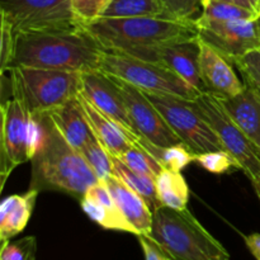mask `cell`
Wrapping results in <instances>:
<instances>
[{
    "label": "cell",
    "mask_w": 260,
    "mask_h": 260,
    "mask_svg": "<svg viewBox=\"0 0 260 260\" xmlns=\"http://www.w3.org/2000/svg\"><path fill=\"white\" fill-rule=\"evenodd\" d=\"M0 17L14 33L79 29L71 0H0Z\"/></svg>",
    "instance_id": "10"
},
{
    "label": "cell",
    "mask_w": 260,
    "mask_h": 260,
    "mask_svg": "<svg viewBox=\"0 0 260 260\" xmlns=\"http://www.w3.org/2000/svg\"><path fill=\"white\" fill-rule=\"evenodd\" d=\"M37 141V121L24 106L13 96L2 104V146L0 174L2 188L10 173L20 164L30 161Z\"/></svg>",
    "instance_id": "8"
},
{
    "label": "cell",
    "mask_w": 260,
    "mask_h": 260,
    "mask_svg": "<svg viewBox=\"0 0 260 260\" xmlns=\"http://www.w3.org/2000/svg\"><path fill=\"white\" fill-rule=\"evenodd\" d=\"M222 2L231 3V4H236L241 8L251 10L260 14V0H222Z\"/></svg>",
    "instance_id": "37"
},
{
    "label": "cell",
    "mask_w": 260,
    "mask_h": 260,
    "mask_svg": "<svg viewBox=\"0 0 260 260\" xmlns=\"http://www.w3.org/2000/svg\"><path fill=\"white\" fill-rule=\"evenodd\" d=\"M172 260H230L225 246L188 211L160 207L147 236Z\"/></svg>",
    "instance_id": "4"
},
{
    "label": "cell",
    "mask_w": 260,
    "mask_h": 260,
    "mask_svg": "<svg viewBox=\"0 0 260 260\" xmlns=\"http://www.w3.org/2000/svg\"><path fill=\"white\" fill-rule=\"evenodd\" d=\"M0 71L4 74L9 70L14 53L15 33L12 24L5 18L0 17Z\"/></svg>",
    "instance_id": "34"
},
{
    "label": "cell",
    "mask_w": 260,
    "mask_h": 260,
    "mask_svg": "<svg viewBox=\"0 0 260 260\" xmlns=\"http://www.w3.org/2000/svg\"><path fill=\"white\" fill-rule=\"evenodd\" d=\"M36 238L27 236L15 243H3L0 260H35Z\"/></svg>",
    "instance_id": "32"
},
{
    "label": "cell",
    "mask_w": 260,
    "mask_h": 260,
    "mask_svg": "<svg viewBox=\"0 0 260 260\" xmlns=\"http://www.w3.org/2000/svg\"><path fill=\"white\" fill-rule=\"evenodd\" d=\"M260 14L251 10L241 8L236 4L222 2V0H212L202 9L200 20H220V22H230V20H255L259 19Z\"/></svg>",
    "instance_id": "25"
},
{
    "label": "cell",
    "mask_w": 260,
    "mask_h": 260,
    "mask_svg": "<svg viewBox=\"0 0 260 260\" xmlns=\"http://www.w3.org/2000/svg\"><path fill=\"white\" fill-rule=\"evenodd\" d=\"M200 40L233 62L253 51H260V18L255 20H200Z\"/></svg>",
    "instance_id": "12"
},
{
    "label": "cell",
    "mask_w": 260,
    "mask_h": 260,
    "mask_svg": "<svg viewBox=\"0 0 260 260\" xmlns=\"http://www.w3.org/2000/svg\"><path fill=\"white\" fill-rule=\"evenodd\" d=\"M194 162H197L200 167H202L207 172L213 173V174H225V173L230 172L233 168L241 170L238 160L226 150L196 155Z\"/></svg>",
    "instance_id": "30"
},
{
    "label": "cell",
    "mask_w": 260,
    "mask_h": 260,
    "mask_svg": "<svg viewBox=\"0 0 260 260\" xmlns=\"http://www.w3.org/2000/svg\"><path fill=\"white\" fill-rule=\"evenodd\" d=\"M108 4L109 0H71V12L83 28V25L99 19Z\"/></svg>",
    "instance_id": "31"
},
{
    "label": "cell",
    "mask_w": 260,
    "mask_h": 260,
    "mask_svg": "<svg viewBox=\"0 0 260 260\" xmlns=\"http://www.w3.org/2000/svg\"><path fill=\"white\" fill-rule=\"evenodd\" d=\"M201 43L200 37L194 40L179 41L159 46L145 55L142 60L161 63L178 76L194 86L200 91H205L202 78H201Z\"/></svg>",
    "instance_id": "14"
},
{
    "label": "cell",
    "mask_w": 260,
    "mask_h": 260,
    "mask_svg": "<svg viewBox=\"0 0 260 260\" xmlns=\"http://www.w3.org/2000/svg\"><path fill=\"white\" fill-rule=\"evenodd\" d=\"M12 94L30 114L45 113L78 95L81 73L18 66L9 70Z\"/></svg>",
    "instance_id": "5"
},
{
    "label": "cell",
    "mask_w": 260,
    "mask_h": 260,
    "mask_svg": "<svg viewBox=\"0 0 260 260\" xmlns=\"http://www.w3.org/2000/svg\"><path fill=\"white\" fill-rule=\"evenodd\" d=\"M168 18L196 20V14L202 8V0H160Z\"/></svg>",
    "instance_id": "33"
},
{
    "label": "cell",
    "mask_w": 260,
    "mask_h": 260,
    "mask_svg": "<svg viewBox=\"0 0 260 260\" xmlns=\"http://www.w3.org/2000/svg\"><path fill=\"white\" fill-rule=\"evenodd\" d=\"M48 113L66 141L78 151H81L95 137L86 121L78 95Z\"/></svg>",
    "instance_id": "19"
},
{
    "label": "cell",
    "mask_w": 260,
    "mask_h": 260,
    "mask_svg": "<svg viewBox=\"0 0 260 260\" xmlns=\"http://www.w3.org/2000/svg\"><path fill=\"white\" fill-rule=\"evenodd\" d=\"M99 70L122 79L146 93L168 94L185 101H194L202 93L161 63L122 53L104 51Z\"/></svg>",
    "instance_id": "6"
},
{
    "label": "cell",
    "mask_w": 260,
    "mask_h": 260,
    "mask_svg": "<svg viewBox=\"0 0 260 260\" xmlns=\"http://www.w3.org/2000/svg\"><path fill=\"white\" fill-rule=\"evenodd\" d=\"M103 52L84 28L19 32L15 33L9 70L18 66L78 73L99 70Z\"/></svg>",
    "instance_id": "2"
},
{
    "label": "cell",
    "mask_w": 260,
    "mask_h": 260,
    "mask_svg": "<svg viewBox=\"0 0 260 260\" xmlns=\"http://www.w3.org/2000/svg\"><path fill=\"white\" fill-rule=\"evenodd\" d=\"M201 78L205 91L216 96H234L245 89L244 81L236 75L230 60L200 40Z\"/></svg>",
    "instance_id": "15"
},
{
    "label": "cell",
    "mask_w": 260,
    "mask_h": 260,
    "mask_svg": "<svg viewBox=\"0 0 260 260\" xmlns=\"http://www.w3.org/2000/svg\"><path fill=\"white\" fill-rule=\"evenodd\" d=\"M157 197L164 207L184 210L189 201V188L180 172L164 168L156 177Z\"/></svg>",
    "instance_id": "23"
},
{
    "label": "cell",
    "mask_w": 260,
    "mask_h": 260,
    "mask_svg": "<svg viewBox=\"0 0 260 260\" xmlns=\"http://www.w3.org/2000/svg\"><path fill=\"white\" fill-rule=\"evenodd\" d=\"M251 184H253L254 189H255L256 194H258V197L260 200V177L256 180H254V182H251Z\"/></svg>",
    "instance_id": "38"
},
{
    "label": "cell",
    "mask_w": 260,
    "mask_h": 260,
    "mask_svg": "<svg viewBox=\"0 0 260 260\" xmlns=\"http://www.w3.org/2000/svg\"><path fill=\"white\" fill-rule=\"evenodd\" d=\"M80 93L108 118L116 122L131 137L135 146L144 145V140L136 134L129 119L124 102L111 76L102 70H90L81 73Z\"/></svg>",
    "instance_id": "13"
},
{
    "label": "cell",
    "mask_w": 260,
    "mask_h": 260,
    "mask_svg": "<svg viewBox=\"0 0 260 260\" xmlns=\"http://www.w3.org/2000/svg\"><path fill=\"white\" fill-rule=\"evenodd\" d=\"M122 162L131 168L135 172L156 178L161 173L164 167L152 154H150L145 147L132 146L128 151L118 157Z\"/></svg>",
    "instance_id": "28"
},
{
    "label": "cell",
    "mask_w": 260,
    "mask_h": 260,
    "mask_svg": "<svg viewBox=\"0 0 260 260\" xmlns=\"http://www.w3.org/2000/svg\"><path fill=\"white\" fill-rule=\"evenodd\" d=\"M239 128L260 152V101L249 88L234 96H217Z\"/></svg>",
    "instance_id": "20"
},
{
    "label": "cell",
    "mask_w": 260,
    "mask_h": 260,
    "mask_svg": "<svg viewBox=\"0 0 260 260\" xmlns=\"http://www.w3.org/2000/svg\"><path fill=\"white\" fill-rule=\"evenodd\" d=\"M111 79L123 99L135 131L145 141L144 147L147 145L169 147L183 144L164 117L140 89L116 76H111Z\"/></svg>",
    "instance_id": "11"
},
{
    "label": "cell",
    "mask_w": 260,
    "mask_h": 260,
    "mask_svg": "<svg viewBox=\"0 0 260 260\" xmlns=\"http://www.w3.org/2000/svg\"><path fill=\"white\" fill-rule=\"evenodd\" d=\"M137 238L144 251L145 260H172L149 238L146 236H137Z\"/></svg>",
    "instance_id": "35"
},
{
    "label": "cell",
    "mask_w": 260,
    "mask_h": 260,
    "mask_svg": "<svg viewBox=\"0 0 260 260\" xmlns=\"http://www.w3.org/2000/svg\"><path fill=\"white\" fill-rule=\"evenodd\" d=\"M167 17L160 0H112L101 18Z\"/></svg>",
    "instance_id": "24"
},
{
    "label": "cell",
    "mask_w": 260,
    "mask_h": 260,
    "mask_svg": "<svg viewBox=\"0 0 260 260\" xmlns=\"http://www.w3.org/2000/svg\"><path fill=\"white\" fill-rule=\"evenodd\" d=\"M80 207L91 221L107 230L122 231L136 235L135 229L127 222L124 216L117 207L104 180L91 185L80 200Z\"/></svg>",
    "instance_id": "16"
},
{
    "label": "cell",
    "mask_w": 260,
    "mask_h": 260,
    "mask_svg": "<svg viewBox=\"0 0 260 260\" xmlns=\"http://www.w3.org/2000/svg\"><path fill=\"white\" fill-rule=\"evenodd\" d=\"M32 116L37 121V141L30 159L29 189L61 192L80 201L99 182L98 177L81 152L66 141L48 112Z\"/></svg>",
    "instance_id": "1"
},
{
    "label": "cell",
    "mask_w": 260,
    "mask_h": 260,
    "mask_svg": "<svg viewBox=\"0 0 260 260\" xmlns=\"http://www.w3.org/2000/svg\"><path fill=\"white\" fill-rule=\"evenodd\" d=\"M246 246L253 254L256 260H260V234H251V235L244 236Z\"/></svg>",
    "instance_id": "36"
},
{
    "label": "cell",
    "mask_w": 260,
    "mask_h": 260,
    "mask_svg": "<svg viewBox=\"0 0 260 260\" xmlns=\"http://www.w3.org/2000/svg\"><path fill=\"white\" fill-rule=\"evenodd\" d=\"M112 2V0H109V3H111Z\"/></svg>",
    "instance_id": "40"
},
{
    "label": "cell",
    "mask_w": 260,
    "mask_h": 260,
    "mask_svg": "<svg viewBox=\"0 0 260 260\" xmlns=\"http://www.w3.org/2000/svg\"><path fill=\"white\" fill-rule=\"evenodd\" d=\"M83 28L106 52L141 60L159 46L200 37L196 20L165 17L99 18Z\"/></svg>",
    "instance_id": "3"
},
{
    "label": "cell",
    "mask_w": 260,
    "mask_h": 260,
    "mask_svg": "<svg viewBox=\"0 0 260 260\" xmlns=\"http://www.w3.org/2000/svg\"><path fill=\"white\" fill-rule=\"evenodd\" d=\"M38 190L28 189L24 194H14L4 198L0 207V239L2 244L9 241L13 236L22 233L27 226Z\"/></svg>",
    "instance_id": "21"
},
{
    "label": "cell",
    "mask_w": 260,
    "mask_h": 260,
    "mask_svg": "<svg viewBox=\"0 0 260 260\" xmlns=\"http://www.w3.org/2000/svg\"><path fill=\"white\" fill-rule=\"evenodd\" d=\"M211 2H212V0H202V3H201V4H202V9L206 7V5L210 4Z\"/></svg>",
    "instance_id": "39"
},
{
    "label": "cell",
    "mask_w": 260,
    "mask_h": 260,
    "mask_svg": "<svg viewBox=\"0 0 260 260\" xmlns=\"http://www.w3.org/2000/svg\"><path fill=\"white\" fill-rule=\"evenodd\" d=\"M192 102L201 117L217 135L226 151L238 160L246 177L251 182L258 179L260 177L259 150L229 116L217 96L208 91H203Z\"/></svg>",
    "instance_id": "9"
},
{
    "label": "cell",
    "mask_w": 260,
    "mask_h": 260,
    "mask_svg": "<svg viewBox=\"0 0 260 260\" xmlns=\"http://www.w3.org/2000/svg\"><path fill=\"white\" fill-rule=\"evenodd\" d=\"M145 149L154 155L164 168L174 172H182L188 164L196 161V155L184 144H178L169 147H156L154 145H147Z\"/></svg>",
    "instance_id": "26"
},
{
    "label": "cell",
    "mask_w": 260,
    "mask_h": 260,
    "mask_svg": "<svg viewBox=\"0 0 260 260\" xmlns=\"http://www.w3.org/2000/svg\"><path fill=\"white\" fill-rule=\"evenodd\" d=\"M78 98L94 136L99 140V142L112 156H122L124 152L135 146L127 132L116 122L108 118L106 114L98 111L80 91L78 94Z\"/></svg>",
    "instance_id": "18"
},
{
    "label": "cell",
    "mask_w": 260,
    "mask_h": 260,
    "mask_svg": "<svg viewBox=\"0 0 260 260\" xmlns=\"http://www.w3.org/2000/svg\"><path fill=\"white\" fill-rule=\"evenodd\" d=\"M104 182L118 210L136 231V236L147 238L151 233L152 211L146 201L114 175L107 178Z\"/></svg>",
    "instance_id": "17"
},
{
    "label": "cell",
    "mask_w": 260,
    "mask_h": 260,
    "mask_svg": "<svg viewBox=\"0 0 260 260\" xmlns=\"http://www.w3.org/2000/svg\"><path fill=\"white\" fill-rule=\"evenodd\" d=\"M113 161V175L118 178L119 180L128 185L132 190L141 196L146 203L149 205L152 213L157 208L162 207L157 197L156 189V178L150 177V175L142 174V173L135 172L131 168L127 167L124 162H122L118 157L112 156Z\"/></svg>",
    "instance_id": "22"
},
{
    "label": "cell",
    "mask_w": 260,
    "mask_h": 260,
    "mask_svg": "<svg viewBox=\"0 0 260 260\" xmlns=\"http://www.w3.org/2000/svg\"><path fill=\"white\" fill-rule=\"evenodd\" d=\"M160 112L170 128L180 141L194 154L225 150L217 135L210 124L201 117L192 101L168 94H154L142 91Z\"/></svg>",
    "instance_id": "7"
},
{
    "label": "cell",
    "mask_w": 260,
    "mask_h": 260,
    "mask_svg": "<svg viewBox=\"0 0 260 260\" xmlns=\"http://www.w3.org/2000/svg\"><path fill=\"white\" fill-rule=\"evenodd\" d=\"M80 152L99 180H106L107 178L113 175L112 155L104 149L96 137H94Z\"/></svg>",
    "instance_id": "27"
},
{
    "label": "cell",
    "mask_w": 260,
    "mask_h": 260,
    "mask_svg": "<svg viewBox=\"0 0 260 260\" xmlns=\"http://www.w3.org/2000/svg\"><path fill=\"white\" fill-rule=\"evenodd\" d=\"M240 73L246 88L253 91L260 101V51H253L248 55L233 61Z\"/></svg>",
    "instance_id": "29"
}]
</instances>
